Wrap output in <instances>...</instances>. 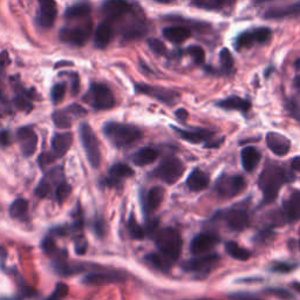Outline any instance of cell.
<instances>
[{
	"instance_id": "cell-1",
	"label": "cell",
	"mask_w": 300,
	"mask_h": 300,
	"mask_svg": "<svg viewBox=\"0 0 300 300\" xmlns=\"http://www.w3.org/2000/svg\"><path fill=\"white\" fill-rule=\"evenodd\" d=\"M292 176L290 173L282 168V167L270 165L265 167L258 178V185L264 195L265 203H272L285 183L290 182Z\"/></svg>"
},
{
	"instance_id": "cell-2",
	"label": "cell",
	"mask_w": 300,
	"mask_h": 300,
	"mask_svg": "<svg viewBox=\"0 0 300 300\" xmlns=\"http://www.w3.org/2000/svg\"><path fill=\"white\" fill-rule=\"evenodd\" d=\"M106 138L116 148L129 147L142 139V130L131 124L120 122H108L103 126Z\"/></svg>"
},
{
	"instance_id": "cell-3",
	"label": "cell",
	"mask_w": 300,
	"mask_h": 300,
	"mask_svg": "<svg viewBox=\"0 0 300 300\" xmlns=\"http://www.w3.org/2000/svg\"><path fill=\"white\" fill-rule=\"evenodd\" d=\"M155 241H156L159 253L168 257L170 260L178 259L182 251V237L176 229L166 228L155 233Z\"/></svg>"
},
{
	"instance_id": "cell-4",
	"label": "cell",
	"mask_w": 300,
	"mask_h": 300,
	"mask_svg": "<svg viewBox=\"0 0 300 300\" xmlns=\"http://www.w3.org/2000/svg\"><path fill=\"white\" fill-rule=\"evenodd\" d=\"M185 166L183 165L181 159L175 156H168L154 170V176L167 184H174L183 176Z\"/></svg>"
},
{
	"instance_id": "cell-5",
	"label": "cell",
	"mask_w": 300,
	"mask_h": 300,
	"mask_svg": "<svg viewBox=\"0 0 300 300\" xmlns=\"http://www.w3.org/2000/svg\"><path fill=\"white\" fill-rule=\"evenodd\" d=\"M80 140L83 142L84 149L87 155L88 162L91 163L93 168H99L101 165V151L100 143L97 140L95 132L88 123H83L80 126Z\"/></svg>"
},
{
	"instance_id": "cell-6",
	"label": "cell",
	"mask_w": 300,
	"mask_h": 300,
	"mask_svg": "<svg viewBox=\"0 0 300 300\" xmlns=\"http://www.w3.org/2000/svg\"><path fill=\"white\" fill-rule=\"evenodd\" d=\"M84 101L99 111L111 109L115 104V99L112 91L102 84H93L88 89L87 94L84 96Z\"/></svg>"
},
{
	"instance_id": "cell-7",
	"label": "cell",
	"mask_w": 300,
	"mask_h": 300,
	"mask_svg": "<svg viewBox=\"0 0 300 300\" xmlns=\"http://www.w3.org/2000/svg\"><path fill=\"white\" fill-rule=\"evenodd\" d=\"M245 180L240 175H222L215 184V192L223 198H232L245 189Z\"/></svg>"
},
{
	"instance_id": "cell-8",
	"label": "cell",
	"mask_w": 300,
	"mask_h": 300,
	"mask_svg": "<svg viewBox=\"0 0 300 300\" xmlns=\"http://www.w3.org/2000/svg\"><path fill=\"white\" fill-rule=\"evenodd\" d=\"M135 89L138 93L154 97L159 102L167 104V106H174L180 101V94L177 92L171 91L168 88L158 87V86H150L146 84L135 85Z\"/></svg>"
},
{
	"instance_id": "cell-9",
	"label": "cell",
	"mask_w": 300,
	"mask_h": 300,
	"mask_svg": "<svg viewBox=\"0 0 300 300\" xmlns=\"http://www.w3.org/2000/svg\"><path fill=\"white\" fill-rule=\"evenodd\" d=\"M271 38V30L267 27H259V29L247 31V32L239 34L236 39L235 46L237 49H244L251 47L253 44H264L270 40Z\"/></svg>"
},
{
	"instance_id": "cell-10",
	"label": "cell",
	"mask_w": 300,
	"mask_h": 300,
	"mask_svg": "<svg viewBox=\"0 0 300 300\" xmlns=\"http://www.w3.org/2000/svg\"><path fill=\"white\" fill-rule=\"evenodd\" d=\"M91 22L79 27H67V29H62L60 31V40L74 46H83L91 37Z\"/></svg>"
},
{
	"instance_id": "cell-11",
	"label": "cell",
	"mask_w": 300,
	"mask_h": 300,
	"mask_svg": "<svg viewBox=\"0 0 300 300\" xmlns=\"http://www.w3.org/2000/svg\"><path fill=\"white\" fill-rule=\"evenodd\" d=\"M220 263V257L217 255H203L190 259L184 264V270L194 274H209Z\"/></svg>"
},
{
	"instance_id": "cell-12",
	"label": "cell",
	"mask_w": 300,
	"mask_h": 300,
	"mask_svg": "<svg viewBox=\"0 0 300 300\" xmlns=\"http://www.w3.org/2000/svg\"><path fill=\"white\" fill-rule=\"evenodd\" d=\"M220 238L216 233L212 232H202L197 235L192 241L190 250L195 256H203L209 251H211L216 247Z\"/></svg>"
},
{
	"instance_id": "cell-13",
	"label": "cell",
	"mask_w": 300,
	"mask_h": 300,
	"mask_svg": "<svg viewBox=\"0 0 300 300\" xmlns=\"http://www.w3.org/2000/svg\"><path fill=\"white\" fill-rule=\"evenodd\" d=\"M228 227L233 231H243L250 224V216L245 210L231 209L222 213Z\"/></svg>"
},
{
	"instance_id": "cell-14",
	"label": "cell",
	"mask_w": 300,
	"mask_h": 300,
	"mask_svg": "<svg viewBox=\"0 0 300 300\" xmlns=\"http://www.w3.org/2000/svg\"><path fill=\"white\" fill-rule=\"evenodd\" d=\"M124 280L122 274L116 271H103V272H89L87 276H85L84 283L87 285H106V284L119 283Z\"/></svg>"
},
{
	"instance_id": "cell-15",
	"label": "cell",
	"mask_w": 300,
	"mask_h": 300,
	"mask_svg": "<svg viewBox=\"0 0 300 300\" xmlns=\"http://www.w3.org/2000/svg\"><path fill=\"white\" fill-rule=\"evenodd\" d=\"M17 138L19 143H20L21 153L25 156L33 155L38 144V136L34 130L29 127H22L17 131Z\"/></svg>"
},
{
	"instance_id": "cell-16",
	"label": "cell",
	"mask_w": 300,
	"mask_h": 300,
	"mask_svg": "<svg viewBox=\"0 0 300 300\" xmlns=\"http://www.w3.org/2000/svg\"><path fill=\"white\" fill-rule=\"evenodd\" d=\"M163 198H165V189L161 186H154L149 192L144 195L142 198L143 211L147 216L154 213L161 205Z\"/></svg>"
},
{
	"instance_id": "cell-17",
	"label": "cell",
	"mask_w": 300,
	"mask_h": 300,
	"mask_svg": "<svg viewBox=\"0 0 300 300\" xmlns=\"http://www.w3.org/2000/svg\"><path fill=\"white\" fill-rule=\"evenodd\" d=\"M40 11L38 13V22L42 27L53 26L57 18V5L54 0H38Z\"/></svg>"
},
{
	"instance_id": "cell-18",
	"label": "cell",
	"mask_w": 300,
	"mask_h": 300,
	"mask_svg": "<svg viewBox=\"0 0 300 300\" xmlns=\"http://www.w3.org/2000/svg\"><path fill=\"white\" fill-rule=\"evenodd\" d=\"M266 144L268 149L278 156H284L291 149L290 140L278 132H268L266 135Z\"/></svg>"
},
{
	"instance_id": "cell-19",
	"label": "cell",
	"mask_w": 300,
	"mask_h": 300,
	"mask_svg": "<svg viewBox=\"0 0 300 300\" xmlns=\"http://www.w3.org/2000/svg\"><path fill=\"white\" fill-rule=\"evenodd\" d=\"M300 15V2L288 4L284 6L270 7L265 11L264 18L265 19H283L288 17H297Z\"/></svg>"
},
{
	"instance_id": "cell-20",
	"label": "cell",
	"mask_w": 300,
	"mask_h": 300,
	"mask_svg": "<svg viewBox=\"0 0 300 300\" xmlns=\"http://www.w3.org/2000/svg\"><path fill=\"white\" fill-rule=\"evenodd\" d=\"M103 13L112 19H118L130 12L131 6L127 0H106L103 3Z\"/></svg>"
},
{
	"instance_id": "cell-21",
	"label": "cell",
	"mask_w": 300,
	"mask_h": 300,
	"mask_svg": "<svg viewBox=\"0 0 300 300\" xmlns=\"http://www.w3.org/2000/svg\"><path fill=\"white\" fill-rule=\"evenodd\" d=\"M73 136L71 132H59L52 139V149L56 158H60L66 155L72 146Z\"/></svg>"
},
{
	"instance_id": "cell-22",
	"label": "cell",
	"mask_w": 300,
	"mask_h": 300,
	"mask_svg": "<svg viewBox=\"0 0 300 300\" xmlns=\"http://www.w3.org/2000/svg\"><path fill=\"white\" fill-rule=\"evenodd\" d=\"M173 129L177 132L178 136L184 141L190 143H202L206 142L213 138V132L205 129H195V130H184L181 128L173 127Z\"/></svg>"
},
{
	"instance_id": "cell-23",
	"label": "cell",
	"mask_w": 300,
	"mask_h": 300,
	"mask_svg": "<svg viewBox=\"0 0 300 300\" xmlns=\"http://www.w3.org/2000/svg\"><path fill=\"white\" fill-rule=\"evenodd\" d=\"M284 212L288 222L300 220V190H295L284 202Z\"/></svg>"
},
{
	"instance_id": "cell-24",
	"label": "cell",
	"mask_w": 300,
	"mask_h": 300,
	"mask_svg": "<svg viewBox=\"0 0 300 300\" xmlns=\"http://www.w3.org/2000/svg\"><path fill=\"white\" fill-rule=\"evenodd\" d=\"M132 175H134V170L129 166L124 165V163H116L109 169V177L107 183L109 185H119L123 180L131 177Z\"/></svg>"
},
{
	"instance_id": "cell-25",
	"label": "cell",
	"mask_w": 300,
	"mask_h": 300,
	"mask_svg": "<svg viewBox=\"0 0 300 300\" xmlns=\"http://www.w3.org/2000/svg\"><path fill=\"white\" fill-rule=\"evenodd\" d=\"M209 175L201 169H195L186 180V185L192 192H202L209 185Z\"/></svg>"
},
{
	"instance_id": "cell-26",
	"label": "cell",
	"mask_w": 300,
	"mask_h": 300,
	"mask_svg": "<svg viewBox=\"0 0 300 300\" xmlns=\"http://www.w3.org/2000/svg\"><path fill=\"white\" fill-rule=\"evenodd\" d=\"M163 36L174 44H182L192 37V31L183 26H170L163 30Z\"/></svg>"
},
{
	"instance_id": "cell-27",
	"label": "cell",
	"mask_w": 300,
	"mask_h": 300,
	"mask_svg": "<svg viewBox=\"0 0 300 300\" xmlns=\"http://www.w3.org/2000/svg\"><path fill=\"white\" fill-rule=\"evenodd\" d=\"M240 158L243 168L249 171V173H251V171L255 170L257 168V166L259 165L260 153L255 147H247L241 150Z\"/></svg>"
},
{
	"instance_id": "cell-28",
	"label": "cell",
	"mask_w": 300,
	"mask_h": 300,
	"mask_svg": "<svg viewBox=\"0 0 300 300\" xmlns=\"http://www.w3.org/2000/svg\"><path fill=\"white\" fill-rule=\"evenodd\" d=\"M217 106L228 109V111H238V112H248L251 107L250 101L241 99L239 96H229L227 99L217 102Z\"/></svg>"
},
{
	"instance_id": "cell-29",
	"label": "cell",
	"mask_w": 300,
	"mask_h": 300,
	"mask_svg": "<svg viewBox=\"0 0 300 300\" xmlns=\"http://www.w3.org/2000/svg\"><path fill=\"white\" fill-rule=\"evenodd\" d=\"M113 38V29L107 22L99 25L94 33V44L97 48L107 47Z\"/></svg>"
},
{
	"instance_id": "cell-30",
	"label": "cell",
	"mask_w": 300,
	"mask_h": 300,
	"mask_svg": "<svg viewBox=\"0 0 300 300\" xmlns=\"http://www.w3.org/2000/svg\"><path fill=\"white\" fill-rule=\"evenodd\" d=\"M157 156H158V153L154 149V148L146 147V148H142V149H140L138 153H135L131 159L136 166L143 167V166H148V165H151V163H154L155 161H156Z\"/></svg>"
},
{
	"instance_id": "cell-31",
	"label": "cell",
	"mask_w": 300,
	"mask_h": 300,
	"mask_svg": "<svg viewBox=\"0 0 300 300\" xmlns=\"http://www.w3.org/2000/svg\"><path fill=\"white\" fill-rule=\"evenodd\" d=\"M61 176H62V174L58 175L57 169L50 171V173L48 174V176H46L44 180H41V182L38 184L37 189H36L37 196L39 198H44L46 196H48L50 192H52V183L59 181V177H61Z\"/></svg>"
},
{
	"instance_id": "cell-32",
	"label": "cell",
	"mask_w": 300,
	"mask_h": 300,
	"mask_svg": "<svg viewBox=\"0 0 300 300\" xmlns=\"http://www.w3.org/2000/svg\"><path fill=\"white\" fill-rule=\"evenodd\" d=\"M225 250H227L228 255L230 257H232L233 259H237V260H248L250 258L251 253L247 249L241 248L239 244H237L236 241L233 240H230L228 241L227 244H225Z\"/></svg>"
},
{
	"instance_id": "cell-33",
	"label": "cell",
	"mask_w": 300,
	"mask_h": 300,
	"mask_svg": "<svg viewBox=\"0 0 300 300\" xmlns=\"http://www.w3.org/2000/svg\"><path fill=\"white\" fill-rule=\"evenodd\" d=\"M147 260L148 263L153 265L155 268H157V270H161V271H168L174 263L173 260H170L168 258V257L163 256L162 253L159 252L151 253V255L147 257Z\"/></svg>"
},
{
	"instance_id": "cell-34",
	"label": "cell",
	"mask_w": 300,
	"mask_h": 300,
	"mask_svg": "<svg viewBox=\"0 0 300 300\" xmlns=\"http://www.w3.org/2000/svg\"><path fill=\"white\" fill-rule=\"evenodd\" d=\"M91 6L88 4H76V5L71 6L66 11L65 17L67 19H80L85 18L91 13Z\"/></svg>"
},
{
	"instance_id": "cell-35",
	"label": "cell",
	"mask_w": 300,
	"mask_h": 300,
	"mask_svg": "<svg viewBox=\"0 0 300 300\" xmlns=\"http://www.w3.org/2000/svg\"><path fill=\"white\" fill-rule=\"evenodd\" d=\"M10 215L13 218H22L29 211V202L24 198H18L10 206Z\"/></svg>"
},
{
	"instance_id": "cell-36",
	"label": "cell",
	"mask_w": 300,
	"mask_h": 300,
	"mask_svg": "<svg viewBox=\"0 0 300 300\" xmlns=\"http://www.w3.org/2000/svg\"><path fill=\"white\" fill-rule=\"evenodd\" d=\"M127 228H128V232H129L130 237L134 239H139V240L143 239L147 235L146 230H144L141 225L138 223V221L135 220L132 215L129 217V221H128V223H127Z\"/></svg>"
},
{
	"instance_id": "cell-37",
	"label": "cell",
	"mask_w": 300,
	"mask_h": 300,
	"mask_svg": "<svg viewBox=\"0 0 300 300\" xmlns=\"http://www.w3.org/2000/svg\"><path fill=\"white\" fill-rule=\"evenodd\" d=\"M225 4V0H193L192 6L202 10H217Z\"/></svg>"
},
{
	"instance_id": "cell-38",
	"label": "cell",
	"mask_w": 300,
	"mask_h": 300,
	"mask_svg": "<svg viewBox=\"0 0 300 300\" xmlns=\"http://www.w3.org/2000/svg\"><path fill=\"white\" fill-rule=\"evenodd\" d=\"M220 60H221L222 71H223L224 73L231 72V69L233 67V57L228 48H223L221 50Z\"/></svg>"
},
{
	"instance_id": "cell-39",
	"label": "cell",
	"mask_w": 300,
	"mask_h": 300,
	"mask_svg": "<svg viewBox=\"0 0 300 300\" xmlns=\"http://www.w3.org/2000/svg\"><path fill=\"white\" fill-rule=\"evenodd\" d=\"M72 193V186L66 182H60L59 184L57 185L56 189V197L57 201L59 204H62L64 202L67 200L69 195Z\"/></svg>"
},
{
	"instance_id": "cell-40",
	"label": "cell",
	"mask_w": 300,
	"mask_h": 300,
	"mask_svg": "<svg viewBox=\"0 0 300 300\" xmlns=\"http://www.w3.org/2000/svg\"><path fill=\"white\" fill-rule=\"evenodd\" d=\"M53 122L57 124V127L59 128H69L72 124V119L69 118V115L66 112L58 111L53 113Z\"/></svg>"
},
{
	"instance_id": "cell-41",
	"label": "cell",
	"mask_w": 300,
	"mask_h": 300,
	"mask_svg": "<svg viewBox=\"0 0 300 300\" xmlns=\"http://www.w3.org/2000/svg\"><path fill=\"white\" fill-rule=\"evenodd\" d=\"M188 50V54L193 58L195 64L197 65H203L205 61V52L204 49L200 47V46H190V47L186 49Z\"/></svg>"
},
{
	"instance_id": "cell-42",
	"label": "cell",
	"mask_w": 300,
	"mask_h": 300,
	"mask_svg": "<svg viewBox=\"0 0 300 300\" xmlns=\"http://www.w3.org/2000/svg\"><path fill=\"white\" fill-rule=\"evenodd\" d=\"M68 286L64 283H59L54 288V291L49 294V297L46 298L45 300H62L65 297H67L68 294Z\"/></svg>"
},
{
	"instance_id": "cell-43",
	"label": "cell",
	"mask_w": 300,
	"mask_h": 300,
	"mask_svg": "<svg viewBox=\"0 0 300 300\" xmlns=\"http://www.w3.org/2000/svg\"><path fill=\"white\" fill-rule=\"evenodd\" d=\"M148 46L157 56H165V54H167L166 45L161 40H158V39H149L148 40Z\"/></svg>"
},
{
	"instance_id": "cell-44",
	"label": "cell",
	"mask_w": 300,
	"mask_h": 300,
	"mask_svg": "<svg viewBox=\"0 0 300 300\" xmlns=\"http://www.w3.org/2000/svg\"><path fill=\"white\" fill-rule=\"evenodd\" d=\"M14 106L19 111H25L29 112L32 109V103L30 101V96H25V95H19L14 99Z\"/></svg>"
},
{
	"instance_id": "cell-45",
	"label": "cell",
	"mask_w": 300,
	"mask_h": 300,
	"mask_svg": "<svg viewBox=\"0 0 300 300\" xmlns=\"http://www.w3.org/2000/svg\"><path fill=\"white\" fill-rule=\"evenodd\" d=\"M66 94V85L65 84H58L52 89V100L54 103H59L64 99Z\"/></svg>"
},
{
	"instance_id": "cell-46",
	"label": "cell",
	"mask_w": 300,
	"mask_h": 300,
	"mask_svg": "<svg viewBox=\"0 0 300 300\" xmlns=\"http://www.w3.org/2000/svg\"><path fill=\"white\" fill-rule=\"evenodd\" d=\"M297 267L295 264H291V263H275L271 266V271L274 272H278V274H288V272L293 271L294 268Z\"/></svg>"
},
{
	"instance_id": "cell-47",
	"label": "cell",
	"mask_w": 300,
	"mask_h": 300,
	"mask_svg": "<svg viewBox=\"0 0 300 300\" xmlns=\"http://www.w3.org/2000/svg\"><path fill=\"white\" fill-rule=\"evenodd\" d=\"M87 240H86L85 237L79 236L75 239V247H74V250L77 253V255H85L86 251H87Z\"/></svg>"
},
{
	"instance_id": "cell-48",
	"label": "cell",
	"mask_w": 300,
	"mask_h": 300,
	"mask_svg": "<svg viewBox=\"0 0 300 300\" xmlns=\"http://www.w3.org/2000/svg\"><path fill=\"white\" fill-rule=\"evenodd\" d=\"M56 159H57V158H56V156H54L53 154H49V153H42V154L40 155V156H39L38 162H39V165H40L41 168H45L46 166L50 165V163L56 161Z\"/></svg>"
},
{
	"instance_id": "cell-49",
	"label": "cell",
	"mask_w": 300,
	"mask_h": 300,
	"mask_svg": "<svg viewBox=\"0 0 300 300\" xmlns=\"http://www.w3.org/2000/svg\"><path fill=\"white\" fill-rule=\"evenodd\" d=\"M267 292L270 294H274L276 297L283 298V299H287V298H292V294L288 291L282 290V288H271V290H267Z\"/></svg>"
},
{
	"instance_id": "cell-50",
	"label": "cell",
	"mask_w": 300,
	"mask_h": 300,
	"mask_svg": "<svg viewBox=\"0 0 300 300\" xmlns=\"http://www.w3.org/2000/svg\"><path fill=\"white\" fill-rule=\"evenodd\" d=\"M94 230L97 233V236L104 235V222L102 220H96L94 223Z\"/></svg>"
},
{
	"instance_id": "cell-51",
	"label": "cell",
	"mask_w": 300,
	"mask_h": 300,
	"mask_svg": "<svg viewBox=\"0 0 300 300\" xmlns=\"http://www.w3.org/2000/svg\"><path fill=\"white\" fill-rule=\"evenodd\" d=\"M67 112L68 113H72L73 115H75V116H81V115H86V111L85 109L83 108V107H80V106H71L69 107L68 109H67Z\"/></svg>"
},
{
	"instance_id": "cell-52",
	"label": "cell",
	"mask_w": 300,
	"mask_h": 300,
	"mask_svg": "<svg viewBox=\"0 0 300 300\" xmlns=\"http://www.w3.org/2000/svg\"><path fill=\"white\" fill-rule=\"evenodd\" d=\"M0 143L4 144V146H7L10 143V135L7 131L0 132Z\"/></svg>"
},
{
	"instance_id": "cell-53",
	"label": "cell",
	"mask_w": 300,
	"mask_h": 300,
	"mask_svg": "<svg viewBox=\"0 0 300 300\" xmlns=\"http://www.w3.org/2000/svg\"><path fill=\"white\" fill-rule=\"evenodd\" d=\"M177 116V119H180L181 121H185L186 118H188V112L185 111V109H178V111H176V113H175Z\"/></svg>"
},
{
	"instance_id": "cell-54",
	"label": "cell",
	"mask_w": 300,
	"mask_h": 300,
	"mask_svg": "<svg viewBox=\"0 0 300 300\" xmlns=\"http://www.w3.org/2000/svg\"><path fill=\"white\" fill-rule=\"evenodd\" d=\"M291 167H292V169L295 170V171H299L300 173V156L294 157L293 159H292Z\"/></svg>"
},
{
	"instance_id": "cell-55",
	"label": "cell",
	"mask_w": 300,
	"mask_h": 300,
	"mask_svg": "<svg viewBox=\"0 0 300 300\" xmlns=\"http://www.w3.org/2000/svg\"><path fill=\"white\" fill-rule=\"evenodd\" d=\"M233 298H236L237 300H260V299H257V298H253L251 295H248V294H236V295H232Z\"/></svg>"
},
{
	"instance_id": "cell-56",
	"label": "cell",
	"mask_w": 300,
	"mask_h": 300,
	"mask_svg": "<svg viewBox=\"0 0 300 300\" xmlns=\"http://www.w3.org/2000/svg\"><path fill=\"white\" fill-rule=\"evenodd\" d=\"M294 85H295V87L300 89V75H298V76L294 79Z\"/></svg>"
},
{
	"instance_id": "cell-57",
	"label": "cell",
	"mask_w": 300,
	"mask_h": 300,
	"mask_svg": "<svg viewBox=\"0 0 300 300\" xmlns=\"http://www.w3.org/2000/svg\"><path fill=\"white\" fill-rule=\"evenodd\" d=\"M155 2L161 3V4H170V3H173L174 0H155Z\"/></svg>"
},
{
	"instance_id": "cell-58",
	"label": "cell",
	"mask_w": 300,
	"mask_h": 300,
	"mask_svg": "<svg viewBox=\"0 0 300 300\" xmlns=\"http://www.w3.org/2000/svg\"><path fill=\"white\" fill-rule=\"evenodd\" d=\"M294 67L297 68V69H300V58L298 60H295V62H294Z\"/></svg>"
},
{
	"instance_id": "cell-59",
	"label": "cell",
	"mask_w": 300,
	"mask_h": 300,
	"mask_svg": "<svg viewBox=\"0 0 300 300\" xmlns=\"http://www.w3.org/2000/svg\"><path fill=\"white\" fill-rule=\"evenodd\" d=\"M266 2H270V0H256V3H258V4H262V3H266Z\"/></svg>"
},
{
	"instance_id": "cell-60",
	"label": "cell",
	"mask_w": 300,
	"mask_h": 300,
	"mask_svg": "<svg viewBox=\"0 0 300 300\" xmlns=\"http://www.w3.org/2000/svg\"><path fill=\"white\" fill-rule=\"evenodd\" d=\"M197 300H209V299H197Z\"/></svg>"
},
{
	"instance_id": "cell-61",
	"label": "cell",
	"mask_w": 300,
	"mask_h": 300,
	"mask_svg": "<svg viewBox=\"0 0 300 300\" xmlns=\"http://www.w3.org/2000/svg\"><path fill=\"white\" fill-rule=\"evenodd\" d=\"M299 248H300V240H299Z\"/></svg>"
}]
</instances>
